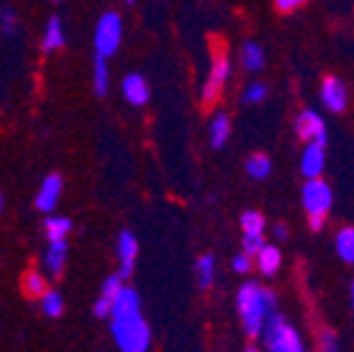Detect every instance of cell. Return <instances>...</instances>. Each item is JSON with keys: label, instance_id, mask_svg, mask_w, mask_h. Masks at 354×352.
<instances>
[{"label": "cell", "instance_id": "obj_16", "mask_svg": "<svg viewBox=\"0 0 354 352\" xmlns=\"http://www.w3.org/2000/svg\"><path fill=\"white\" fill-rule=\"evenodd\" d=\"M64 47V30H62V22L59 17H50L47 22V28H44L42 35V50L44 52H55Z\"/></svg>", "mask_w": 354, "mask_h": 352}, {"label": "cell", "instance_id": "obj_15", "mask_svg": "<svg viewBox=\"0 0 354 352\" xmlns=\"http://www.w3.org/2000/svg\"><path fill=\"white\" fill-rule=\"evenodd\" d=\"M256 264L263 276H276V271L281 269V252L271 244H263V247L256 252Z\"/></svg>", "mask_w": 354, "mask_h": 352}, {"label": "cell", "instance_id": "obj_38", "mask_svg": "<svg viewBox=\"0 0 354 352\" xmlns=\"http://www.w3.org/2000/svg\"><path fill=\"white\" fill-rule=\"evenodd\" d=\"M126 3H128V6H133V3H136V0H126Z\"/></svg>", "mask_w": 354, "mask_h": 352}, {"label": "cell", "instance_id": "obj_20", "mask_svg": "<svg viewBox=\"0 0 354 352\" xmlns=\"http://www.w3.org/2000/svg\"><path fill=\"white\" fill-rule=\"evenodd\" d=\"M246 173H249L254 180H266L271 175V158L263 153H254L246 160Z\"/></svg>", "mask_w": 354, "mask_h": 352}, {"label": "cell", "instance_id": "obj_28", "mask_svg": "<svg viewBox=\"0 0 354 352\" xmlns=\"http://www.w3.org/2000/svg\"><path fill=\"white\" fill-rule=\"evenodd\" d=\"M266 94H268V89H266V84H261V82H251L249 87L243 89V101H246V104H261V101L266 99Z\"/></svg>", "mask_w": 354, "mask_h": 352}, {"label": "cell", "instance_id": "obj_3", "mask_svg": "<svg viewBox=\"0 0 354 352\" xmlns=\"http://www.w3.org/2000/svg\"><path fill=\"white\" fill-rule=\"evenodd\" d=\"M261 333H263L266 347H268V350H273V352H303L305 350L298 331H295V328H290V325L286 323V318H283V315H278L276 310L266 318L263 331H261Z\"/></svg>", "mask_w": 354, "mask_h": 352}, {"label": "cell", "instance_id": "obj_19", "mask_svg": "<svg viewBox=\"0 0 354 352\" xmlns=\"http://www.w3.org/2000/svg\"><path fill=\"white\" fill-rule=\"evenodd\" d=\"M229 136H232V123H229V116L219 114L214 121H212V128H209L212 146H214V148H221V146L229 141Z\"/></svg>", "mask_w": 354, "mask_h": 352}, {"label": "cell", "instance_id": "obj_9", "mask_svg": "<svg viewBox=\"0 0 354 352\" xmlns=\"http://www.w3.org/2000/svg\"><path fill=\"white\" fill-rule=\"evenodd\" d=\"M62 195V175L52 173L42 180L37 190V197H35V204H37L39 212H52L57 207V200Z\"/></svg>", "mask_w": 354, "mask_h": 352}, {"label": "cell", "instance_id": "obj_10", "mask_svg": "<svg viewBox=\"0 0 354 352\" xmlns=\"http://www.w3.org/2000/svg\"><path fill=\"white\" fill-rule=\"evenodd\" d=\"M121 91H123V99L131 106H145L150 99V89L143 74H128L121 84Z\"/></svg>", "mask_w": 354, "mask_h": 352}, {"label": "cell", "instance_id": "obj_24", "mask_svg": "<svg viewBox=\"0 0 354 352\" xmlns=\"http://www.w3.org/2000/svg\"><path fill=\"white\" fill-rule=\"evenodd\" d=\"M42 313L50 315V318H59L62 310H64V301L57 291H44L42 296Z\"/></svg>", "mask_w": 354, "mask_h": 352}, {"label": "cell", "instance_id": "obj_13", "mask_svg": "<svg viewBox=\"0 0 354 352\" xmlns=\"http://www.w3.org/2000/svg\"><path fill=\"white\" fill-rule=\"evenodd\" d=\"M136 256H138V242H136V237H133L131 231H121V237H118V259H121L118 276L121 279H131Z\"/></svg>", "mask_w": 354, "mask_h": 352}, {"label": "cell", "instance_id": "obj_6", "mask_svg": "<svg viewBox=\"0 0 354 352\" xmlns=\"http://www.w3.org/2000/svg\"><path fill=\"white\" fill-rule=\"evenodd\" d=\"M229 72H232V67H229L227 55H216L209 77H207V84H205V89H202V101H205V104H214V101L219 99L221 89H224V84H227V79H229Z\"/></svg>", "mask_w": 354, "mask_h": 352}, {"label": "cell", "instance_id": "obj_30", "mask_svg": "<svg viewBox=\"0 0 354 352\" xmlns=\"http://www.w3.org/2000/svg\"><path fill=\"white\" fill-rule=\"evenodd\" d=\"M123 286V279L121 276H109V279L104 281V286H101V296H106V298H111L113 301V296L118 293V288Z\"/></svg>", "mask_w": 354, "mask_h": 352}, {"label": "cell", "instance_id": "obj_34", "mask_svg": "<svg viewBox=\"0 0 354 352\" xmlns=\"http://www.w3.org/2000/svg\"><path fill=\"white\" fill-rule=\"evenodd\" d=\"M335 340H337V337H335V333L325 331V333L320 335V347H322V350L335 352V350H337V342H335Z\"/></svg>", "mask_w": 354, "mask_h": 352}, {"label": "cell", "instance_id": "obj_37", "mask_svg": "<svg viewBox=\"0 0 354 352\" xmlns=\"http://www.w3.org/2000/svg\"><path fill=\"white\" fill-rule=\"evenodd\" d=\"M352 308H354V283H352Z\"/></svg>", "mask_w": 354, "mask_h": 352}, {"label": "cell", "instance_id": "obj_1", "mask_svg": "<svg viewBox=\"0 0 354 352\" xmlns=\"http://www.w3.org/2000/svg\"><path fill=\"white\" fill-rule=\"evenodd\" d=\"M236 308L241 315L243 333L249 337H259L263 331L266 318L276 310V293L268 291V288L259 286L254 281L243 283L236 293Z\"/></svg>", "mask_w": 354, "mask_h": 352}, {"label": "cell", "instance_id": "obj_7", "mask_svg": "<svg viewBox=\"0 0 354 352\" xmlns=\"http://www.w3.org/2000/svg\"><path fill=\"white\" fill-rule=\"evenodd\" d=\"M295 131H298L300 141H313V143H320L325 146L327 143V128H325V121L320 118V114L315 111H300L298 118H295Z\"/></svg>", "mask_w": 354, "mask_h": 352}, {"label": "cell", "instance_id": "obj_25", "mask_svg": "<svg viewBox=\"0 0 354 352\" xmlns=\"http://www.w3.org/2000/svg\"><path fill=\"white\" fill-rule=\"evenodd\" d=\"M263 227H266L263 215H261V212H256V209H249V212H243V215H241L243 234H263Z\"/></svg>", "mask_w": 354, "mask_h": 352}, {"label": "cell", "instance_id": "obj_14", "mask_svg": "<svg viewBox=\"0 0 354 352\" xmlns=\"http://www.w3.org/2000/svg\"><path fill=\"white\" fill-rule=\"evenodd\" d=\"M64 261H66V242L64 239H57L50 242L47 252H44V266L52 276H59L64 271Z\"/></svg>", "mask_w": 354, "mask_h": 352}, {"label": "cell", "instance_id": "obj_4", "mask_svg": "<svg viewBox=\"0 0 354 352\" xmlns=\"http://www.w3.org/2000/svg\"><path fill=\"white\" fill-rule=\"evenodd\" d=\"M121 35H123V22L118 17V12H104L94 33L96 55L106 57V60L111 55H116L118 44H121Z\"/></svg>", "mask_w": 354, "mask_h": 352}, {"label": "cell", "instance_id": "obj_12", "mask_svg": "<svg viewBox=\"0 0 354 352\" xmlns=\"http://www.w3.org/2000/svg\"><path fill=\"white\" fill-rule=\"evenodd\" d=\"M325 170V146L320 143H308L300 158V173L305 177H320Z\"/></svg>", "mask_w": 354, "mask_h": 352}, {"label": "cell", "instance_id": "obj_32", "mask_svg": "<svg viewBox=\"0 0 354 352\" xmlns=\"http://www.w3.org/2000/svg\"><path fill=\"white\" fill-rule=\"evenodd\" d=\"M273 3H276L278 12H293V10H298L300 6H305L308 0H273Z\"/></svg>", "mask_w": 354, "mask_h": 352}, {"label": "cell", "instance_id": "obj_11", "mask_svg": "<svg viewBox=\"0 0 354 352\" xmlns=\"http://www.w3.org/2000/svg\"><path fill=\"white\" fill-rule=\"evenodd\" d=\"M320 96H322V104L330 111H335V114L344 111V106H347V89H344V84L337 77H327L322 82Z\"/></svg>", "mask_w": 354, "mask_h": 352}, {"label": "cell", "instance_id": "obj_17", "mask_svg": "<svg viewBox=\"0 0 354 352\" xmlns=\"http://www.w3.org/2000/svg\"><path fill=\"white\" fill-rule=\"evenodd\" d=\"M263 62H266V52L261 44L256 42H246L241 47V64L249 69V72H259L263 69Z\"/></svg>", "mask_w": 354, "mask_h": 352}, {"label": "cell", "instance_id": "obj_31", "mask_svg": "<svg viewBox=\"0 0 354 352\" xmlns=\"http://www.w3.org/2000/svg\"><path fill=\"white\" fill-rule=\"evenodd\" d=\"M232 266H234V271H236V274H249V271H251V256H249V254H236V256H234V261H232Z\"/></svg>", "mask_w": 354, "mask_h": 352}, {"label": "cell", "instance_id": "obj_8", "mask_svg": "<svg viewBox=\"0 0 354 352\" xmlns=\"http://www.w3.org/2000/svg\"><path fill=\"white\" fill-rule=\"evenodd\" d=\"M111 320H131L140 315V298L138 293L128 286H121L111 301Z\"/></svg>", "mask_w": 354, "mask_h": 352}, {"label": "cell", "instance_id": "obj_21", "mask_svg": "<svg viewBox=\"0 0 354 352\" xmlns=\"http://www.w3.org/2000/svg\"><path fill=\"white\" fill-rule=\"evenodd\" d=\"M69 231H72V220H66V217H50V220H44V234H47L50 242L66 239Z\"/></svg>", "mask_w": 354, "mask_h": 352}, {"label": "cell", "instance_id": "obj_29", "mask_svg": "<svg viewBox=\"0 0 354 352\" xmlns=\"http://www.w3.org/2000/svg\"><path fill=\"white\" fill-rule=\"evenodd\" d=\"M263 244H266L263 234H243L241 247H243V254H249V256H256V252H259V249L263 247Z\"/></svg>", "mask_w": 354, "mask_h": 352}, {"label": "cell", "instance_id": "obj_22", "mask_svg": "<svg viewBox=\"0 0 354 352\" xmlns=\"http://www.w3.org/2000/svg\"><path fill=\"white\" fill-rule=\"evenodd\" d=\"M94 91L96 96H106L109 91V67H106V57L96 55L94 60Z\"/></svg>", "mask_w": 354, "mask_h": 352}, {"label": "cell", "instance_id": "obj_33", "mask_svg": "<svg viewBox=\"0 0 354 352\" xmlns=\"http://www.w3.org/2000/svg\"><path fill=\"white\" fill-rule=\"evenodd\" d=\"M109 313H111V298L101 296L99 301H96V306H94V315H96V318H106Z\"/></svg>", "mask_w": 354, "mask_h": 352}, {"label": "cell", "instance_id": "obj_35", "mask_svg": "<svg viewBox=\"0 0 354 352\" xmlns=\"http://www.w3.org/2000/svg\"><path fill=\"white\" fill-rule=\"evenodd\" d=\"M322 225H325V215H310V229L317 231L322 229Z\"/></svg>", "mask_w": 354, "mask_h": 352}, {"label": "cell", "instance_id": "obj_39", "mask_svg": "<svg viewBox=\"0 0 354 352\" xmlns=\"http://www.w3.org/2000/svg\"><path fill=\"white\" fill-rule=\"evenodd\" d=\"M0 209H3V197H0Z\"/></svg>", "mask_w": 354, "mask_h": 352}, {"label": "cell", "instance_id": "obj_36", "mask_svg": "<svg viewBox=\"0 0 354 352\" xmlns=\"http://www.w3.org/2000/svg\"><path fill=\"white\" fill-rule=\"evenodd\" d=\"M273 234H276V239H288L286 225H276V227H273Z\"/></svg>", "mask_w": 354, "mask_h": 352}, {"label": "cell", "instance_id": "obj_26", "mask_svg": "<svg viewBox=\"0 0 354 352\" xmlns=\"http://www.w3.org/2000/svg\"><path fill=\"white\" fill-rule=\"evenodd\" d=\"M22 288H25V293H28V296L39 298L44 291H47V281H44V276L37 274V271H30V274L22 279Z\"/></svg>", "mask_w": 354, "mask_h": 352}, {"label": "cell", "instance_id": "obj_18", "mask_svg": "<svg viewBox=\"0 0 354 352\" xmlns=\"http://www.w3.org/2000/svg\"><path fill=\"white\" fill-rule=\"evenodd\" d=\"M335 249H337L339 259L347 261V264H354V227H344V229L337 231Z\"/></svg>", "mask_w": 354, "mask_h": 352}, {"label": "cell", "instance_id": "obj_2", "mask_svg": "<svg viewBox=\"0 0 354 352\" xmlns=\"http://www.w3.org/2000/svg\"><path fill=\"white\" fill-rule=\"evenodd\" d=\"M111 335L123 352H145L150 347V328L143 315L131 320H111Z\"/></svg>", "mask_w": 354, "mask_h": 352}, {"label": "cell", "instance_id": "obj_27", "mask_svg": "<svg viewBox=\"0 0 354 352\" xmlns=\"http://www.w3.org/2000/svg\"><path fill=\"white\" fill-rule=\"evenodd\" d=\"M0 30H3V35L6 37H12L17 30V17H15V10H12L10 6L0 8Z\"/></svg>", "mask_w": 354, "mask_h": 352}, {"label": "cell", "instance_id": "obj_23", "mask_svg": "<svg viewBox=\"0 0 354 352\" xmlns=\"http://www.w3.org/2000/svg\"><path fill=\"white\" fill-rule=\"evenodd\" d=\"M212 281H214V256L205 254V256L197 261V283H199V288H209Z\"/></svg>", "mask_w": 354, "mask_h": 352}, {"label": "cell", "instance_id": "obj_5", "mask_svg": "<svg viewBox=\"0 0 354 352\" xmlns=\"http://www.w3.org/2000/svg\"><path fill=\"white\" fill-rule=\"evenodd\" d=\"M303 207L308 215H327L332 207V187L322 177H308L303 185Z\"/></svg>", "mask_w": 354, "mask_h": 352}]
</instances>
